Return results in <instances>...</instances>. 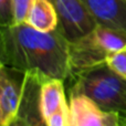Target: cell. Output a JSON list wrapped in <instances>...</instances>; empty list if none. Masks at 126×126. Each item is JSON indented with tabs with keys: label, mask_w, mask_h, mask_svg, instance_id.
<instances>
[{
	"label": "cell",
	"mask_w": 126,
	"mask_h": 126,
	"mask_svg": "<svg viewBox=\"0 0 126 126\" xmlns=\"http://www.w3.org/2000/svg\"><path fill=\"white\" fill-rule=\"evenodd\" d=\"M70 41L59 29L42 32L27 22L1 27V64L46 78H70Z\"/></svg>",
	"instance_id": "6da1fadb"
},
{
	"label": "cell",
	"mask_w": 126,
	"mask_h": 126,
	"mask_svg": "<svg viewBox=\"0 0 126 126\" xmlns=\"http://www.w3.org/2000/svg\"><path fill=\"white\" fill-rule=\"evenodd\" d=\"M126 44V32L96 24L89 33L70 41V78L106 64L112 54Z\"/></svg>",
	"instance_id": "7a4b0ae2"
},
{
	"label": "cell",
	"mask_w": 126,
	"mask_h": 126,
	"mask_svg": "<svg viewBox=\"0 0 126 126\" xmlns=\"http://www.w3.org/2000/svg\"><path fill=\"white\" fill-rule=\"evenodd\" d=\"M69 94H84L103 110L126 115V79L116 74L107 64L87 70L71 78Z\"/></svg>",
	"instance_id": "3957f363"
},
{
	"label": "cell",
	"mask_w": 126,
	"mask_h": 126,
	"mask_svg": "<svg viewBox=\"0 0 126 126\" xmlns=\"http://www.w3.org/2000/svg\"><path fill=\"white\" fill-rule=\"evenodd\" d=\"M27 72L0 65V126H8L17 118L21 106Z\"/></svg>",
	"instance_id": "277c9868"
},
{
	"label": "cell",
	"mask_w": 126,
	"mask_h": 126,
	"mask_svg": "<svg viewBox=\"0 0 126 126\" xmlns=\"http://www.w3.org/2000/svg\"><path fill=\"white\" fill-rule=\"evenodd\" d=\"M59 16V30L69 41L89 33L96 21L82 0H51Z\"/></svg>",
	"instance_id": "5b68a950"
},
{
	"label": "cell",
	"mask_w": 126,
	"mask_h": 126,
	"mask_svg": "<svg viewBox=\"0 0 126 126\" xmlns=\"http://www.w3.org/2000/svg\"><path fill=\"white\" fill-rule=\"evenodd\" d=\"M69 126H122L121 114L106 111L84 94L70 95Z\"/></svg>",
	"instance_id": "8992f818"
},
{
	"label": "cell",
	"mask_w": 126,
	"mask_h": 126,
	"mask_svg": "<svg viewBox=\"0 0 126 126\" xmlns=\"http://www.w3.org/2000/svg\"><path fill=\"white\" fill-rule=\"evenodd\" d=\"M46 79L43 75L29 72L27 74L24 93L18 116L23 121L24 126H48L40 109V90Z\"/></svg>",
	"instance_id": "52a82bcc"
},
{
	"label": "cell",
	"mask_w": 126,
	"mask_h": 126,
	"mask_svg": "<svg viewBox=\"0 0 126 126\" xmlns=\"http://www.w3.org/2000/svg\"><path fill=\"white\" fill-rule=\"evenodd\" d=\"M97 24L126 32V0H82Z\"/></svg>",
	"instance_id": "ba28073f"
},
{
	"label": "cell",
	"mask_w": 126,
	"mask_h": 126,
	"mask_svg": "<svg viewBox=\"0 0 126 126\" xmlns=\"http://www.w3.org/2000/svg\"><path fill=\"white\" fill-rule=\"evenodd\" d=\"M26 22L42 32H52L59 28V16L51 0H33Z\"/></svg>",
	"instance_id": "9c48e42d"
},
{
	"label": "cell",
	"mask_w": 126,
	"mask_h": 126,
	"mask_svg": "<svg viewBox=\"0 0 126 126\" xmlns=\"http://www.w3.org/2000/svg\"><path fill=\"white\" fill-rule=\"evenodd\" d=\"M66 103L62 79H46L42 82L40 90V109L44 120Z\"/></svg>",
	"instance_id": "30bf717a"
},
{
	"label": "cell",
	"mask_w": 126,
	"mask_h": 126,
	"mask_svg": "<svg viewBox=\"0 0 126 126\" xmlns=\"http://www.w3.org/2000/svg\"><path fill=\"white\" fill-rule=\"evenodd\" d=\"M106 64L116 74L126 79V44L107 59Z\"/></svg>",
	"instance_id": "8fae6325"
},
{
	"label": "cell",
	"mask_w": 126,
	"mask_h": 126,
	"mask_svg": "<svg viewBox=\"0 0 126 126\" xmlns=\"http://www.w3.org/2000/svg\"><path fill=\"white\" fill-rule=\"evenodd\" d=\"M48 126H69L70 124V104L62 105L52 115L47 118Z\"/></svg>",
	"instance_id": "7c38bea8"
},
{
	"label": "cell",
	"mask_w": 126,
	"mask_h": 126,
	"mask_svg": "<svg viewBox=\"0 0 126 126\" xmlns=\"http://www.w3.org/2000/svg\"><path fill=\"white\" fill-rule=\"evenodd\" d=\"M33 0H13V23H23L28 17Z\"/></svg>",
	"instance_id": "4fadbf2b"
},
{
	"label": "cell",
	"mask_w": 126,
	"mask_h": 126,
	"mask_svg": "<svg viewBox=\"0 0 126 126\" xmlns=\"http://www.w3.org/2000/svg\"><path fill=\"white\" fill-rule=\"evenodd\" d=\"M13 0H0V24L7 27L13 24Z\"/></svg>",
	"instance_id": "5bb4252c"
},
{
	"label": "cell",
	"mask_w": 126,
	"mask_h": 126,
	"mask_svg": "<svg viewBox=\"0 0 126 126\" xmlns=\"http://www.w3.org/2000/svg\"><path fill=\"white\" fill-rule=\"evenodd\" d=\"M8 126H24V123L19 116H17V118H16L13 122H11Z\"/></svg>",
	"instance_id": "9a60e30c"
},
{
	"label": "cell",
	"mask_w": 126,
	"mask_h": 126,
	"mask_svg": "<svg viewBox=\"0 0 126 126\" xmlns=\"http://www.w3.org/2000/svg\"><path fill=\"white\" fill-rule=\"evenodd\" d=\"M121 123L122 126H126V115H121Z\"/></svg>",
	"instance_id": "2e32d148"
}]
</instances>
